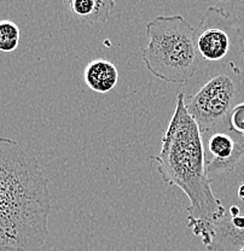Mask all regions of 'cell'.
Returning <instances> with one entry per match:
<instances>
[{"label": "cell", "instance_id": "cell-5", "mask_svg": "<svg viewBox=\"0 0 244 251\" xmlns=\"http://www.w3.org/2000/svg\"><path fill=\"white\" fill-rule=\"evenodd\" d=\"M195 43L203 61L221 62L231 52L241 51L240 35L230 11L209 6L195 28Z\"/></svg>", "mask_w": 244, "mask_h": 251}, {"label": "cell", "instance_id": "cell-12", "mask_svg": "<svg viewBox=\"0 0 244 251\" xmlns=\"http://www.w3.org/2000/svg\"><path fill=\"white\" fill-rule=\"evenodd\" d=\"M230 130L244 135V103L235 106L230 115Z\"/></svg>", "mask_w": 244, "mask_h": 251}, {"label": "cell", "instance_id": "cell-1", "mask_svg": "<svg viewBox=\"0 0 244 251\" xmlns=\"http://www.w3.org/2000/svg\"><path fill=\"white\" fill-rule=\"evenodd\" d=\"M49 181L18 141L0 137V251H40L49 237Z\"/></svg>", "mask_w": 244, "mask_h": 251}, {"label": "cell", "instance_id": "cell-6", "mask_svg": "<svg viewBox=\"0 0 244 251\" xmlns=\"http://www.w3.org/2000/svg\"><path fill=\"white\" fill-rule=\"evenodd\" d=\"M206 151L212 158L207 159V172H231L244 157V143L236 141L226 132H215L207 140Z\"/></svg>", "mask_w": 244, "mask_h": 251}, {"label": "cell", "instance_id": "cell-2", "mask_svg": "<svg viewBox=\"0 0 244 251\" xmlns=\"http://www.w3.org/2000/svg\"><path fill=\"white\" fill-rule=\"evenodd\" d=\"M166 185L179 187L188 197V226L204 247L211 244L214 222L226 213L212 190L207 172L203 137L186 109L185 94L178 93L175 109L161 141V151L150 157Z\"/></svg>", "mask_w": 244, "mask_h": 251}, {"label": "cell", "instance_id": "cell-7", "mask_svg": "<svg viewBox=\"0 0 244 251\" xmlns=\"http://www.w3.org/2000/svg\"><path fill=\"white\" fill-rule=\"evenodd\" d=\"M244 247V215L229 211L214 222V235L207 251H241Z\"/></svg>", "mask_w": 244, "mask_h": 251}, {"label": "cell", "instance_id": "cell-9", "mask_svg": "<svg viewBox=\"0 0 244 251\" xmlns=\"http://www.w3.org/2000/svg\"><path fill=\"white\" fill-rule=\"evenodd\" d=\"M82 77L90 90L97 93H108L116 86L119 72L111 62L96 59L86 65Z\"/></svg>", "mask_w": 244, "mask_h": 251}, {"label": "cell", "instance_id": "cell-13", "mask_svg": "<svg viewBox=\"0 0 244 251\" xmlns=\"http://www.w3.org/2000/svg\"><path fill=\"white\" fill-rule=\"evenodd\" d=\"M241 251H244V247L242 248V249H241Z\"/></svg>", "mask_w": 244, "mask_h": 251}, {"label": "cell", "instance_id": "cell-4", "mask_svg": "<svg viewBox=\"0 0 244 251\" xmlns=\"http://www.w3.org/2000/svg\"><path fill=\"white\" fill-rule=\"evenodd\" d=\"M244 103V74L236 62H229L186 100L189 114L201 134L230 130V115L235 106Z\"/></svg>", "mask_w": 244, "mask_h": 251}, {"label": "cell", "instance_id": "cell-11", "mask_svg": "<svg viewBox=\"0 0 244 251\" xmlns=\"http://www.w3.org/2000/svg\"><path fill=\"white\" fill-rule=\"evenodd\" d=\"M230 14L237 27L238 35H240L241 53L243 61V74H244V0H233L231 6Z\"/></svg>", "mask_w": 244, "mask_h": 251}, {"label": "cell", "instance_id": "cell-8", "mask_svg": "<svg viewBox=\"0 0 244 251\" xmlns=\"http://www.w3.org/2000/svg\"><path fill=\"white\" fill-rule=\"evenodd\" d=\"M68 18L79 23H104L109 20L116 0H62Z\"/></svg>", "mask_w": 244, "mask_h": 251}, {"label": "cell", "instance_id": "cell-3", "mask_svg": "<svg viewBox=\"0 0 244 251\" xmlns=\"http://www.w3.org/2000/svg\"><path fill=\"white\" fill-rule=\"evenodd\" d=\"M148 45L141 58L155 77L168 83H188L199 69L195 28L180 15L157 16L146 23Z\"/></svg>", "mask_w": 244, "mask_h": 251}, {"label": "cell", "instance_id": "cell-10", "mask_svg": "<svg viewBox=\"0 0 244 251\" xmlns=\"http://www.w3.org/2000/svg\"><path fill=\"white\" fill-rule=\"evenodd\" d=\"M20 28L12 21H0V52L15 51L20 44Z\"/></svg>", "mask_w": 244, "mask_h": 251}]
</instances>
